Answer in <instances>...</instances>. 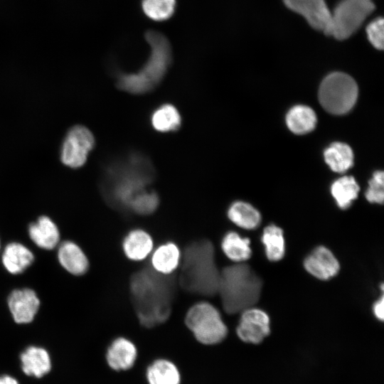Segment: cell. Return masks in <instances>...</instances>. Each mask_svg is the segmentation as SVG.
I'll use <instances>...</instances> for the list:
<instances>
[{
    "instance_id": "cell-27",
    "label": "cell",
    "mask_w": 384,
    "mask_h": 384,
    "mask_svg": "<svg viewBox=\"0 0 384 384\" xmlns=\"http://www.w3.org/2000/svg\"><path fill=\"white\" fill-rule=\"evenodd\" d=\"M149 384H180V374L176 366L165 359L155 361L147 369Z\"/></svg>"
},
{
    "instance_id": "cell-19",
    "label": "cell",
    "mask_w": 384,
    "mask_h": 384,
    "mask_svg": "<svg viewBox=\"0 0 384 384\" xmlns=\"http://www.w3.org/2000/svg\"><path fill=\"white\" fill-rule=\"evenodd\" d=\"M123 250L126 256L132 260L144 259L151 251L153 242L151 236L139 229L133 230L124 238Z\"/></svg>"
},
{
    "instance_id": "cell-8",
    "label": "cell",
    "mask_w": 384,
    "mask_h": 384,
    "mask_svg": "<svg viewBox=\"0 0 384 384\" xmlns=\"http://www.w3.org/2000/svg\"><path fill=\"white\" fill-rule=\"evenodd\" d=\"M371 0H341L331 12V33L338 40L353 34L374 10Z\"/></svg>"
},
{
    "instance_id": "cell-31",
    "label": "cell",
    "mask_w": 384,
    "mask_h": 384,
    "mask_svg": "<svg viewBox=\"0 0 384 384\" xmlns=\"http://www.w3.org/2000/svg\"><path fill=\"white\" fill-rule=\"evenodd\" d=\"M366 199L370 203L382 204L384 199V174L377 171L369 181V186L366 193Z\"/></svg>"
},
{
    "instance_id": "cell-34",
    "label": "cell",
    "mask_w": 384,
    "mask_h": 384,
    "mask_svg": "<svg viewBox=\"0 0 384 384\" xmlns=\"http://www.w3.org/2000/svg\"><path fill=\"white\" fill-rule=\"evenodd\" d=\"M0 384H19L17 380L11 375H4L0 376Z\"/></svg>"
},
{
    "instance_id": "cell-12",
    "label": "cell",
    "mask_w": 384,
    "mask_h": 384,
    "mask_svg": "<svg viewBox=\"0 0 384 384\" xmlns=\"http://www.w3.org/2000/svg\"><path fill=\"white\" fill-rule=\"evenodd\" d=\"M8 306L15 322L28 324L34 319L40 306V299L31 289H17L9 294Z\"/></svg>"
},
{
    "instance_id": "cell-10",
    "label": "cell",
    "mask_w": 384,
    "mask_h": 384,
    "mask_svg": "<svg viewBox=\"0 0 384 384\" xmlns=\"http://www.w3.org/2000/svg\"><path fill=\"white\" fill-rule=\"evenodd\" d=\"M237 334L244 342L257 344L270 333V317L264 311L250 307L242 311Z\"/></svg>"
},
{
    "instance_id": "cell-18",
    "label": "cell",
    "mask_w": 384,
    "mask_h": 384,
    "mask_svg": "<svg viewBox=\"0 0 384 384\" xmlns=\"http://www.w3.org/2000/svg\"><path fill=\"white\" fill-rule=\"evenodd\" d=\"M2 263L5 269L11 274L22 273L33 262V252L19 242L9 243L2 255Z\"/></svg>"
},
{
    "instance_id": "cell-21",
    "label": "cell",
    "mask_w": 384,
    "mask_h": 384,
    "mask_svg": "<svg viewBox=\"0 0 384 384\" xmlns=\"http://www.w3.org/2000/svg\"><path fill=\"white\" fill-rule=\"evenodd\" d=\"M180 251L174 242H166L157 247L151 257V263L156 272L169 274L180 262Z\"/></svg>"
},
{
    "instance_id": "cell-33",
    "label": "cell",
    "mask_w": 384,
    "mask_h": 384,
    "mask_svg": "<svg viewBox=\"0 0 384 384\" xmlns=\"http://www.w3.org/2000/svg\"><path fill=\"white\" fill-rule=\"evenodd\" d=\"M383 295H381L380 298L378 299L373 306V314L380 321L383 320Z\"/></svg>"
},
{
    "instance_id": "cell-17",
    "label": "cell",
    "mask_w": 384,
    "mask_h": 384,
    "mask_svg": "<svg viewBox=\"0 0 384 384\" xmlns=\"http://www.w3.org/2000/svg\"><path fill=\"white\" fill-rule=\"evenodd\" d=\"M20 358L22 370L27 375L41 378L50 370V357L42 347L29 346L21 353Z\"/></svg>"
},
{
    "instance_id": "cell-9",
    "label": "cell",
    "mask_w": 384,
    "mask_h": 384,
    "mask_svg": "<svg viewBox=\"0 0 384 384\" xmlns=\"http://www.w3.org/2000/svg\"><path fill=\"white\" fill-rule=\"evenodd\" d=\"M95 144V137L87 127L80 124L73 126L65 134L61 145V162L73 169L82 167Z\"/></svg>"
},
{
    "instance_id": "cell-6",
    "label": "cell",
    "mask_w": 384,
    "mask_h": 384,
    "mask_svg": "<svg viewBox=\"0 0 384 384\" xmlns=\"http://www.w3.org/2000/svg\"><path fill=\"white\" fill-rule=\"evenodd\" d=\"M358 86L355 80L343 73H333L321 82L319 100L329 112L342 114L348 112L358 97Z\"/></svg>"
},
{
    "instance_id": "cell-29",
    "label": "cell",
    "mask_w": 384,
    "mask_h": 384,
    "mask_svg": "<svg viewBox=\"0 0 384 384\" xmlns=\"http://www.w3.org/2000/svg\"><path fill=\"white\" fill-rule=\"evenodd\" d=\"M144 14L155 21H163L171 18L176 8V0H142Z\"/></svg>"
},
{
    "instance_id": "cell-32",
    "label": "cell",
    "mask_w": 384,
    "mask_h": 384,
    "mask_svg": "<svg viewBox=\"0 0 384 384\" xmlns=\"http://www.w3.org/2000/svg\"><path fill=\"white\" fill-rule=\"evenodd\" d=\"M367 36L370 43L377 49H383V19L377 18L366 28Z\"/></svg>"
},
{
    "instance_id": "cell-23",
    "label": "cell",
    "mask_w": 384,
    "mask_h": 384,
    "mask_svg": "<svg viewBox=\"0 0 384 384\" xmlns=\"http://www.w3.org/2000/svg\"><path fill=\"white\" fill-rule=\"evenodd\" d=\"M228 216L235 225L247 230L257 228L261 222L259 211L243 201H236L231 204L228 210Z\"/></svg>"
},
{
    "instance_id": "cell-22",
    "label": "cell",
    "mask_w": 384,
    "mask_h": 384,
    "mask_svg": "<svg viewBox=\"0 0 384 384\" xmlns=\"http://www.w3.org/2000/svg\"><path fill=\"white\" fill-rule=\"evenodd\" d=\"M152 127L160 132H174L179 129L181 117L178 110L171 104L159 106L151 115Z\"/></svg>"
},
{
    "instance_id": "cell-26",
    "label": "cell",
    "mask_w": 384,
    "mask_h": 384,
    "mask_svg": "<svg viewBox=\"0 0 384 384\" xmlns=\"http://www.w3.org/2000/svg\"><path fill=\"white\" fill-rule=\"evenodd\" d=\"M261 241L269 260L276 262L282 259L285 252V242L283 231L279 227L275 225L267 226L262 232Z\"/></svg>"
},
{
    "instance_id": "cell-24",
    "label": "cell",
    "mask_w": 384,
    "mask_h": 384,
    "mask_svg": "<svg viewBox=\"0 0 384 384\" xmlns=\"http://www.w3.org/2000/svg\"><path fill=\"white\" fill-rule=\"evenodd\" d=\"M326 163L331 169L343 173L350 169L353 164V153L346 144L334 142L326 149L324 153Z\"/></svg>"
},
{
    "instance_id": "cell-4",
    "label": "cell",
    "mask_w": 384,
    "mask_h": 384,
    "mask_svg": "<svg viewBox=\"0 0 384 384\" xmlns=\"http://www.w3.org/2000/svg\"><path fill=\"white\" fill-rule=\"evenodd\" d=\"M220 276L215 262L214 248L209 240H197L186 247L179 279L185 290L212 296L218 292Z\"/></svg>"
},
{
    "instance_id": "cell-11",
    "label": "cell",
    "mask_w": 384,
    "mask_h": 384,
    "mask_svg": "<svg viewBox=\"0 0 384 384\" xmlns=\"http://www.w3.org/2000/svg\"><path fill=\"white\" fill-rule=\"evenodd\" d=\"M293 11L302 16L314 29L330 36L331 12L324 0H283Z\"/></svg>"
},
{
    "instance_id": "cell-7",
    "label": "cell",
    "mask_w": 384,
    "mask_h": 384,
    "mask_svg": "<svg viewBox=\"0 0 384 384\" xmlns=\"http://www.w3.org/2000/svg\"><path fill=\"white\" fill-rule=\"evenodd\" d=\"M185 321L196 338L203 344L220 343L228 333L219 311L208 302H199L192 306Z\"/></svg>"
},
{
    "instance_id": "cell-15",
    "label": "cell",
    "mask_w": 384,
    "mask_h": 384,
    "mask_svg": "<svg viewBox=\"0 0 384 384\" xmlns=\"http://www.w3.org/2000/svg\"><path fill=\"white\" fill-rule=\"evenodd\" d=\"M137 348L127 338L119 337L114 340L107 352L108 365L115 370H128L137 358Z\"/></svg>"
},
{
    "instance_id": "cell-5",
    "label": "cell",
    "mask_w": 384,
    "mask_h": 384,
    "mask_svg": "<svg viewBox=\"0 0 384 384\" xmlns=\"http://www.w3.org/2000/svg\"><path fill=\"white\" fill-rule=\"evenodd\" d=\"M262 282L246 264L224 268L220 272L218 293L228 314L252 307L260 299Z\"/></svg>"
},
{
    "instance_id": "cell-28",
    "label": "cell",
    "mask_w": 384,
    "mask_h": 384,
    "mask_svg": "<svg viewBox=\"0 0 384 384\" xmlns=\"http://www.w3.org/2000/svg\"><path fill=\"white\" fill-rule=\"evenodd\" d=\"M359 186L352 176H343L334 181L331 192L338 206L348 208L358 194Z\"/></svg>"
},
{
    "instance_id": "cell-1",
    "label": "cell",
    "mask_w": 384,
    "mask_h": 384,
    "mask_svg": "<svg viewBox=\"0 0 384 384\" xmlns=\"http://www.w3.org/2000/svg\"><path fill=\"white\" fill-rule=\"evenodd\" d=\"M154 177L150 159L139 152H130L106 166L101 178V191L112 207L128 210L132 199L147 189Z\"/></svg>"
},
{
    "instance_id": "cell-3",
    "label": "cell",
    "mask_w": 384,
    "mask_h": 384,
    "mask_svg": "<svg viewBox=\"0 0 384 384\" xmlns=\"http://www.w3.org/2000/svg\"><path fill=\"white\" fill-rule=\"evenodd\" d=\"M145 38L150 48L146 63L135 73H119L117 86L132 94H144L154 90L162 80L172 62V50L168 38L155 30H148Z\"/></svg>"
},
{
    "instance_id": "cell-25",
    "label": "cell",
    "mask_w": 384,
    "mask_h": 384,
    "mask_svg": "<svg viewBox=\"0 0 384 384\" xmlns=\"http://www.w3.org/2000/svg\"><path fill=\"white\" fill-rule=\"evenodd\" d=\"M221 247L229 259L238 262L247 260L252 254L249 238H242L233 231L228 232L224 235Z\"/></svg>"
},
{
    "instance_id": "cell-16",
    "label": "cell",
    "mask_w": 384,
    "mask_h": 384,
    "mask_svg": "<svg viewBox=\"0 0 384 384\" xmlns=\"http://www.w3.org/2000/svg\"><path fill=\"white\" fill-rule=\"evenodd\" d=\"M58 259L61 266L72 274L82 275L88 270L89 262L85 254L72 241H65L60 245Z\"/></svg>"
},
{
    "instance_id": "cell-2",
    "label": "cell",
    "mask_w": 384,
    "mask_h": 384,
    "mask_svg": "<svg viewBox=\"0 0 384 384\" xmlns=\"http://www.w3.org/2000/svg\"><path fill=\"white\" fill-rule=\"evenodd\" d=\"M130 292L142 324L152 327L168 319L175 292L172 277L155 270L142 269L132 275Z\"/></svg>"
},
{
    "instance_id": "cell-14",
    "label": "cell",
    "mask_w": 384,
    "mask_h": 384,
    "mask_svg": "<svg viewBox=\"0 0 384 384\" xmlns=\"http://www.w3.org/2000/svg\"><path fill=\"white\" fill-rule=\"evenodd\" d=\"M28 235L37 246L48 250L55 248L60 240L58 226L46 215L40 216L36 223L30 224Z\"/></svg>"
},
{
    "instance_id": "cell-30",
    "label": "cell",
    "mask_w": 384,
    "mask_h": 384,
    "mask_svg": "<svg viewBox=\"0 0 384 384\" xmlns=\"http://www.w3.org/2000/svg\"><path fill=\"white\" fill-rule=\"evenodd\" d=\"M159 201L156 193L147 188L132 199L128 210L139 215H149L156 210L159 206Z\"/></svg>"
},
{
    "instance_id": "cell-20",
    "label": "cell",
    "mask_w": 384,
    "mask_h": 384,
    "mask_svg": "<svg viewBox=\"0 0 384 384\" xmlns=\"http://www.w3.org/2000/svg\"><path fill=\"white\" fill-rule=\"evenodd\" d=\"M286 122L293 133L304 134L315 128L316 116L311 107L306 105H296L287 112Z\"/></svg>"
},
{
    "instance_id": "cell-13",
    "label": "cell",
    "mask_w": 384,
    "mask_h": 384,
    "mask_svg": "<svg viewBox=\"0 0 384 384\" xmlns=\"http://www.w3.org/2000/svg\"><path fill=\"white\" fill-rule=\"evenodd\" d=\"M304 266L309 274L322 280L334 277L340 269L338 260L324 246L314 249L305 258Z\"/></svg>"
}]
</instances>
